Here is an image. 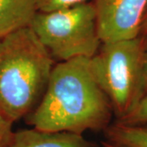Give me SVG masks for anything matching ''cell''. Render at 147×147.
Wrapping results in <instances>:
<instances>
[{
	"instance_id": "8fae6325",
	"label": "cell",
	"mask_w": 147,
	"mask_h": 147,
	"mask_svg": "<svg viewBox=\"0 0 147 147\" xmlns=\"http://www.w3.org/2000/svg\"><path fill=\"white\" fill-rule=\"evenodd\" d=\"M12 123L0 114V147H7L13 135Z\"/></svg>"
},
{
	"instance_id": "5bb4252c",
	"label": "cell",
	"mask_w": 147,
	"mask_h": 147,
	"mask_svg": "<svg viewBox=\"0 0 147 147\" xmlns=\"http://www.w3.org/2000/svg\"><path fill=\"white\" fill-rule=\"evenodd\" d=\"M102 146L103 147H123L119 146H117V145H115V144H112L109 142H105L102 143Z\"/></svg>"
},
{
	"instance_id": "7c38bea8",
	"label": "cell",
	"mask_w": 147,
	"mask_h": 147,
	"mask_svg": "<svg viewBox=\"0 0 147 147\" xmlns=\"http://www.w3.org/2000/svg\"><path fill=\"white\" fill-rule=\"evenodd\" d=\"M143 89H144V96H146V95H147V36H146V51H145V57H144Z\"/></svg>"
},
{
	"instance_id": "30bf717a",
	"label": "cell",
	"mask_w": 147,
	"mask_h": 147,
	"mask_svg": "<svg viewBox=\"0 0 147 147\" xmlns=\"http://www.w3.org/2000/svg\"><path fill=\"white\" fill-rule=\"evenodd\" d=\"M90 0H37L38 11H52L89 2Z\"/></svg>"
},
{
	"instance_id": "3957f363",
	"label": "cell",
	"mask_w": 147,
	"mask_h": 147,
	"mask_svg": "<svg viewBox=\"0 0 147 147\" xmlns=\"http://www.w3.org/2000/svg\"><path fill=\"white\" fill-rule=\"evenodd\" d=\"M146 36L101 42L90 60L94 77L109 98L116 120L128 115L144 96Z\"/></svg>"
},
{
	"instance_id": "4fadbf2b",
	"label": "cell",
	"mask_w": 147,
	"mask_h": 147,
	"mask_svg": "<svg viewBox=\"0 0 147 147\" xmlns=\"http://www.w3.org/2000/svg\"><path fill=\"white\" fill-rule=\"evenodd\" d=\"M140 35L147 36V7L146 11L144 12V15L142 17V25H141V30H140Z\"/></svg>"
},
{
	"instance_id": "9c48e42d",
	"label": "cell",
	"mask_w": 147,
	"mask_h": 147,
	"mask_svg": "<svg viewBox=\"0 0 147 147\" xmlns=\"http://www.w3.org/2000/svg\"><path fill=\"white\" fill-rule=\"evenodd\" d=\"M115 122L129 125L147 123V95L142 97V100L128 115Z\"/></svg>"
},
{
	"instance_id": "5b68a950",
	"label": "cell",
	"mask_w": 147,
	"mask_h": 147,
	"mask_svg": "<svg viewBox=\"0 0 147 147\" xmlns=\"http://www.w3.org/2000/svg\"><path fill=\"white\" fill-rule=\"evenodd\" d=\"M101 42L140 35L147 0H92Z\"/></svg>"
},
{
	"instance_id": "7a4b0ae2",
	"label": "cell",
	"mask_w": 147,
	"mask_h": 147,
	"mask_svg": "<svg viewBox=\"0 0 147 147\" xmlns=\"http://www.w3.org/2000/svg\"><path fill=\"white\" fill-rule=\"evenodd\" d=\"M53 67V57L30 26L0 39V114L14 123L31 113Z\"/></svg>"
},
{
	"instance_id": "8992f818",
	"label": "cell",
	"mask_w": 147,
	"mask_h": 147,
	"mask_svg": "<svg viewBox=\"0 0 147 147\" xmlns=\"http://www.w3.org/2000/svg\"><path fill=\"white\" fill-rule=\"evenodd\" d=\"M7 147H98L82 135L69 131H42L37 128L14 132Z\"/></svg>"
},
{
	"instance_id": "52a82bcc",
	"label": "cell",
	"mask_w": 147,
	"mask_h": 147,
	"mask_svg": "<svg viewBox=\"0 0 147 147\" xmlns=\"http://www.w3.org/2000/svg\"><path fill=\"white\" fill-rule=\"evenodd\" d=\"M37 11V0H0V39L30 26Z\"/></svg>"
},
{
	"instance_id": "277c9868",
	"label": "cell",
	"mask_w": 147,
	"mask_h": 147,
	"mask_svg": "<svg viewBox=\"0 0 147 147\" xmlns=\"http://www.w3.org/2000/svg\"><path fill=\"white\" fill-rule=\"evenodd\" d=\"M30 27L53 59L91 58L100 40L92 1L52 11H37Z\"/></svg>"
},
{
	"instance_id": "6da1fadb",
	"label": "cell",
	"mask_w": 147,
	"mask_h": 147,
	"mask_svg": "<svg viewBox=\"0 0 147 147\" xmlns=\"http://www.w3.org/2000/svg\"><path fill=\"white\" fill-rule=\"evenodd\" d=\"M90 58L79 57L54 65L47 88L27 123L49 131L104 130L114 111L90 66Z\"/></svg>"
},
{
	"instance_id": "ba28073f",
	"label": "cell",
	"mask_w": 147,
	"mask_h": 147,
	"mask_svg": "<svg viewBox=\"0 0 147 147\" xmlns=\"http://www.w3.org/2000/svg\"><path fill=\"white\" fill-rule=\"evenodd\" d=\"M107 142L123 147H147V123L123 124L115 122L105 130Z\"/></svg>"
}]
</instances>
